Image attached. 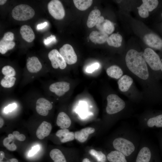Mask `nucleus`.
I'll list each match as a JSON object with an SVG mask.
<instances>
[{
    "label": "nucleus",
    "mask_w": 162,
    "mask_h": 162,
    "mask_svg": "<svg viewBox=\"0 0 162 162\" xmlns=\"http://www.w3.org/2000/svg\"><path fill=\"white\" fill-rule=\"evenodd\" d=\"M143 53L130 49L127 52L125 59L126 65L130 71L139 78L146 80L149 77V74Z\"/></svg>",
    "instance_id": "obj_1"
},
{
    "label": "nucleus",
    "mask_w": 162,
    "mask_h": 162,
    "mask_svg": "<svg viewBox=\"0 0 162 162\" xmlns=\"http://www.w3.org/2000/svg\"><path fill=\"white\" fill-rule=\"evenodd\" d=\"M11 15L15 20L23 21L29 20L35 15L34 10L26 4H20L16 6L12 10Z\"/></svg>",
    "instance_id": "obj_2"
},
{
    "label": "nucleus",
    "mask_w": 162,
    "mask_h": 162,
    "mask_svg": "<svg viewBox=\"0 0 162 162\" xmlns=\"http://www.w3.org/2000/svg\"><path fill=\"white\" fill-rule=\"evenodd\" d=\"M106 112L109 114L117 113L124 109L125 104L124 101L117 95L112 94L107 98Z\"/></svg>",
    "instance_id": "obj_3"
},
{
    "label": "nucleus",
    "mask_w": 162,
    "mask_h": 162,
    "mask_svg": "<svg viewBox=\"0 0 162 162\" xmlns=\"http://www.w3.org/2000/svg\"><path fill=\"white\" fill-rule=\"evenodd\" d=\"M145 61L150 68L154 70L160 69L162 63L158 54L152 49L146 48L142 54Z\"/></svg>",
    "instance_id": "obj_4"
},
{
    "label": "nucleus",
    "mask_w": 162,
    "mask_h": 162,
    "mask_svg": "<svg viewBox=\"0 0 162 162\" xmlns=\"http://www.w3.org/2000/svg\"><path fill=\"white\" fill-rule=\"evenodd\" d=\"M112 144L114 148L125 156H129L135 150L134 144L130 141L122 138L115 139Z\"/></svg>",
    "instance_id": "obj_5"
},
{
    "label": "nucleus",
    "mask_w": 162,
    "mask_h": 162,
    "mask_svg": "<svg viewBox=\"0 0 162 162\" xmlns=\"http://www.w3.org/2000/svg\"><path fill=\"white\" fill-rule=\"evenodd\" d=\"M47 8L49 13L54 19L60 20L64 17L65 10L62 4L60 1H51L48 4Z\"/></svg>",
    "instance_id": "obj_6"
},
{
    "label": "nucleus",
    "mask_w": 162,
    "mask_h": 162,
    "mask_svg": "<svg viewBox=\"0 0 162 162\" xmlns=\"http://www.w3.org/2000/svg\"><path fill=\"white\" fill-rule=\"evenodd\" d=\"M66 63L72 64L77 61V56L72 46L69 44L64 45L60 48L59 51Z\"/></svg>",
    "instance_id": "obj_7"
},
{
    "label": "nucleus",
    "mask_w": 162,
    "mask_h": 162,
    "mask_svg": "<svg viewBox=\"0 0 162 162\" xmlns=\"http://www.w3.org/2000/svg\"><path fill=\"white\" fill-rule=\"evenodd\" d=\"M48 57L54 68L56 69L59 68L63 70L66 68V63L57 50L53 49L50 51L48 54Z\"/></svg>",
    "instance_id": "obj_8"
},
{
    "label": "nucleus",
    "mask_w": 162,
    "mask_h": 162,
    "mask_svg": "<svg viewBox=\"0 0 162 162\" xmlns=\"http://www.w3.org/2000/svg\"><path fill=\"white\" fill-rule=\"evenodd\" d=\"M142 4L137 8L139 15L143 18L148 17L149 12L156 8L158 4L157 0H143Z\"/></svg>",
    "instance_id": "obj_9"
},
{
    "label": "nucleus",
    "mask_w": 162,
    "mask_h": 162,
    "mask_svg": "<svg viewBox=\"0 0 162 162\" xmlns=\"http://www.w3.org/2000/svg\"><path fill=\"white\" fill-rule=\"evenodd\" d=\"M52 107V105L51 102L45 98H39L36 101L35 109L38 113L41 116H47L49 110H51Z\"/></svg>",
    "instance_id": "obj_10"
},
{
    "label": "nucleus",
    "mask_w": 162,
    "mask_h": 162,
    "mask_svg": "<svg viewBox=\"0 0 162 162\" xmlns=\"http://www.w3.org/2000/svg\"><path fill=\"white\" fill-rule=\"evenodd\" d=\"M69 83L65 81H59L53 83L49 86V89L56 95L61 97L64 95L70 89Z\"/></svg>",
    "instance_id": "obj_11"
},
{
    "label": "nucleus",
    "mask_w": 162,
    "mask_h": 162,
    "mask_svg": "<svg viewBox=\"0 0 162 162\" xmlns=\"http://www.w3.org/2000/svg\"><path fill=\"white\" fill-rule=\"evenodd\" d=\"M96 26L100 31L105 32L107 34H112L115 30L113 24L109 20H105L103 16H100Z\"/></svg>",
    "instance_id": "obj_12"
},
{
    "label": "nucleus",
    "mask_w": 162,
    "mask_h": 162,
    "mask_svg": "<svg viewBox=\"0 0 162 162\" xmlns=\"http://www.w3.org/2000/svg\"><path fill=\"white\" fill-rule=\"evenodd\" d=\"M143 39L145 43L151 47L158 49L162 48V40L154 34H147Z\"/></svg>",
    "instance_id": "obj_13"
},
{
    "label": "nucleus",
    "mask_w": 162,
    "mask_h": 162,
    "mask_svg": "<svg viewBox=\"0 0 162 162\" xmlns=\"http://www.w3.org/2000/svg\"><path fill=\"white\" fill-rule=\"evenodd\" d=\"M26 65L28 70L32 74L38 73L42 68L41 63L36 56L28 57L27 60Z\"/></svg>",
    "instance_id": "obj_14"
},
{
    "label": "nucleus",
    "mask_w": 162,
    "mask_h": 162,
    "mask_svg": "<svg viewBox=\"0 0 162 162\" xmlns=\"http://www.w3.org/2000/svg\"><path fill=\"white\" fill-rule=\"evenodd\" d=\"M52 128V125L50 123L45 121L43 122L37 130V137L39 139H43L49 135Z\"/></svg>",
    "instance_id": "obj_15"
},
{
    "label": "nucleus",
    "mask_w": 162,
    "mask_h": 162,
    "mask_svg": "<svg viewBox=\"0 0 162 162\" xmlns=\"http://www.w3.org/2000/svg\"><path fill=\"white\" fill-rule=\"evenodd\" d=\"M94 128L92 127H87L74 133V138L81 142H85L88 139L89 135L94 133Z\"/></svg>",
    "instance_id": "obj_16"
},
{
    "label": "nucleus",
    "mask_w": 162,
    "mask_h": 162,
    "mask_svg": "<svg viewBox=\"0 0 162 162\" xmlns=\"http://www.w3.org/2000/svg\"><path fill=\"white\" fill-rule=\"evenodd\" d=\"M108 37L106 33L100 31H93L89 35V38L92 42L98 44L104 43L106 41Z\"/></svg>",
    "instance_id": "obj_17"
},
{
    "label": "nucleus",
    "mask_w": 162,
    "mask_h": 162,
    "mask_svg": "<svg viewBox=\"0 0 162 162\" xmlns=\"http://www.w3.org/2000/svg\"><path fill=\"white\" fill-rule=\"evenodd\" d=\"M133 82V79L129 76L127 75L122 76L117 82L119 89L123 92L127 91Z\"/></svg>",
    "instance_id": "obj_18"
},
{
    "label": "nucleus",
    "mask_w": 162,
    "mask_h": 162,
    "mask_svg": "<svg viewBox=\"0 0 162 162\" xmlns=\"http://www.w3.org/2000/svg\"><path fill=\"white\" fill-rule=\"evenodd\" d=\"M20 33L22 38L26 41L30 43L35 38V34L32 28L27 25H24L20 28Z\"/></svg>",
    "instance_id": "obj_19"
},
{
    "label": "nucleus",
    "mask_w": 162,
    "mask_h": 162,
    "mask_svg": "<svg viewBox=\"0 0 162 162\" xmlns=\"http://www.w3.org/2000/svg\"><path fill=\"white\" fill-rule=\"evenodd\" d=\"M71 123L70 119L65 113L61 112L59 113L57 118L56 124L61 128L67 129L70 126Z\"/></svg>",
    "instance_id": "obj_20"
},
{
    "label": "nucleus",
    "mask_w": 162,
    "mask_h": 162,
    "mask_svg": "<svg viewBox=\"0 0 162 162\" xmlns=\"http://www.w3.org/2000/svg\"><path fill=\"white\" fill-rule=\"evenodd\" d=\"M56 135L59 138L60 141L62 143L72 141L75 138L74 132L70 131L67 129L58 130L56 132Z\"/></svg>",
    "instance_id": "obj_21"
},
{
    "label": "nucleus",
    "mask_w": 162,
    "mask_h": 162,
    "mask_svg": "<svg viewBox=\"0 0 162 162\" xmlns=\"http://www.w3.org/2000/svg\"><path fill=\"white\" fill-rule=\"evenodd\" d=\"M100 11L98 9H94L91 11L87 22L88 27L92 28L96 25L100 16Z\"/></svg>",
    "instance_id": "obj_22"
},
{
    "label": "nucleus",
    "mask_w": 162,
    "mask_h": 162,
    "mask_svg": "<svg viewBox=\"0 0 162 162\" xmlns=\"http://www.w3.org/2000/svg\"><path fill=\"white\" fill-rule=\"evenodd\" d=\"M107 158L110 162H127L125 156L118 151L111 152L107 155Z\"/></svg>",
    "instance_id": "obj_23"
},
{
    "label": "nucleus",
    "mask_w": 162,
    "mask_h": 162,
    "mask_svg": "<svg viewBox=\"0 0 162 162\" xmlns=\"http://www.w3.org/2000/svg\"><path fill=\"white\" fill-rule=\"evenodd\" d=\"M151 154L149 149L147 147L142 148L139 152L136 160V162H149Z\"/></svg>",
    "instance_id": "obj_24"
},
{
    "label": "nucleus",
    "mask_w": 162,
    "mask_h": 162,
    "mask_svg": "<svg viewBox=\"0 0 162 162\" xmlns=\"http://www.w3.org/2000/svg\"><path fill=\"white\" fill-rule=\"evenodd\" d=\"M106 73L109 76L116 79L120 78L123 74L122 69L116 65H113L108 68Z\"/></svg>",
    "instance_id": "obj_25"
},
{
    "label": "nucleus",
    "mask_w": 162,
    "mask_h": 162,
    "mask_svg": "<svg viewBox=\"0 0 162 162\" xmlns=\"http://www.w3.org/2000/svg\"><path fill=\"white\" fill-rule=\"evenodd\" d=\"M122 37L118 33H113L108 38L106 41L108 44L115 47H120L122 44Z\"/></svg>",
    "instance_id": "obj_26"
},
{
    "label": "nucleus",
    "mask_w": 162,
    "mask_h": 162,
    "mask_svg": "<svg viewBox=\"0 0 162 162\" xmlns=\"http://www.w3.org/2000/svg\"><path fill=\"white\" fill-rule=\"evenodd\" d=\"M50 155L53 160V162H67L66 158L62 152L57 148L53 149L51 150Z\"/></svg>",
    "instance_id": "obj_27"
},
{
    "label": "nucleus",
    "mask_w": 162,
    "mask_h": 162,
    "mask_svg": "<svg viewBox=\"0 0 162 162\" xmlns=\"http://www.w3.org/2000/svg\"><path fill=\"white\" fill-rule=\"evenodd\" d=\"M15 43L13 41L6 40L2 38L0 41V52L2 54L6 53L8 50L13 49Z\"/></svg>",
    "instance_id": "obj_28"
},
{
    "label": "nucleus",
    "mask_w": 162,
    "mask_h": 162,
    "mask_svg": "<svg viewBox=\"0 0 162 162\" xmlns=\"http://www.w3.org/2000/svg\"><path fill=\"white\" fill-rule=\"evenodd\" d=\"M75 7L80 10H85L88 8L92 4V0H74Z\"/></svg>",
    "instance_id": "obj_29"
},
{
    "label": "nucleus",
    "mask_w": 162,
    "mask_h": 162,
    "mask_svg": "<svg viewBox=\"0 0 162 162\" xmlns=\"http://www.w3.org/2000/svg\"><path fill=\"white\" fill-rule=\"evenodd\" d=\"M89 153L97 162H106V161L105 155L101 151H97L92 149L89 151Z\"/></svg>",
    "instance_id": "obj_30"
},
{
    "label": "nucleus",
    "mask_w": 162,
    "mask_h": 162,
    "mask_svg": "<svg viewBox=\"0 0 162 162\" xmlns=\"http://www.w3.org/2000/svg\"><path fill=\"white\" fill-rule=\"evenodd\" d=\"M16 78L15 77L4 76L0 81V85L5 88H10L14 85Z\"/></svg>",
    "instance_id": "obj_31"
},
{
    "label": "nucleus",
    "mask_w": 162,
    "mask_h": 162,
    "mask_svg": "<svg viewBox=\"0 0 162 162\" xmlns=\"http://www.w3.org/2000/svg\"><path fill=\"white\" fill-rule=\"evenodd\" d=\"M147 125L150 127L155 126L157 127H162V114L149 118L147 122Z\"/></svg>",
    "instance_id": "obj_32"
},
{
    "label": "nucleus",
    "mask_w": 162,
    "mask_h": 162,
    "mask_svg": "<svg viewBox=\"0 0 162 162\" xmlns=\"http://www.w3.org/2000/svg\"><path fill=\"white\" fill-rule=\"evenodd\" d=\"M2 74L4 76L14 77L16 75V72L14 68L10 65H6L2 68Z\"/></svg>",
    "instance_id": "obj_33"
},
{
    "label": "nucleus",
    "mask_w": 162,
    "mask_h": 162,
    "mask_svg": "<svg viewBox=\"0 0 162 162\" xmlns=\"http://www.w3.org/2000/svg\"><path fill=\"white\" fill-rule=\"evenodd\" d=\"M13 140L8 137L5 138L3 141L4 146L8 149L11 151H15L17 148L16 146L13 142L10 143Z\"/></svg>",
    "instance_id": "obj_34"
},
{
    "label": "nucleus",
    "mask_w": 162,
    "mask_h": 162,
    "mask_svg": "<svg viewBox=\"0 0 162 162\" xmlns=\"http://www.w3.org/2000/svg\"><path fill=\"white\" fill-rule=\"evenodd\" d=\"M12 134L14 136L15 138L17 140L23 141L26 139V136L22 134H20V133L17 131H14L13 132Z\"/></svg>",
    "instance_id": "obj_35"
},
{
    "label": "nucleus",
    "mask_w": 162,
    "mask_h": 162,
    "mask_svg": "<svg viewBox=\"0 0 162 162\" xmlns=\"http://www.w3.org/2000/svg\"><path fill=\"white\" fill-rule=\"evenodd\" d=\"M56 41L55 36L52 35H51L46 38L44 39V43L46 45H48L52 43L55 42Z\"/></svg>",
    "instance_id": "obj_36"
},
{
    "label": "nucleus",
    "mask_w": 162,
    "mask_h": 162,
    "mask_svg": "<svg viewBox=\"0 0 162 162\" xmlns=\"http://www.w3.org/2000/svg\"><path fill=\"white\" fill-rule=\"evenodd\" d=\"M100 65L98 63H94L90 66L88 67L86 69V71L87 73H91L94 71L95 70L98 69Z\"/></svg>",
    "instance_id": "obj_37"
},
{
    "label": "nucleus",
    "mask_w": 162,
    "mask_h": 162,
    "mask_svg": "<svg viewBox=\"0 0 162 162\" xmlns=\"http://www.w3.org/2000/svg\"><path fill=\"white\" fill-rule=\"evenodd\" d=\"M17 106V104L15 103L10 104L4 108V112L5 113H8L15 109Z\"/></svg>",
    "instance_id": "obj_38"
},
{
    "label": "nucleus",
    "mask_w": 162,
    "mask_h": 162,
    "mask_svg": "<svg viewBox=\"0 0 162 162\" xmlns=\"http://www.w3.org/2000/svg\"><path fill=\"white\" fill-rule=\"evenodd\" d=\"M14 34L12 32H9L5 33L2 38L6 40L13 41L14 39Z\"/></svg>",
    "instance_id": "obj_39"
},
{
    "label": "nucleus",
    "mask_w": 162,
    "mask_h": 162,
    "mask_svg": "<svg viewBox=\"0 0 162 162\" xmlns=\"http://www.w3.org/2000/svg\"><path fill=\"white\" fill-rule=\"evenodd\" d=\"M40 149V147L38 145L34 146L32 147V149L29 152L28 156H32L34 155Z\"/></svg>",
    "instance_id": "obj_40"
},
{
    "label": "nucleus",
    "mask_w": 162,
    "mask_h": 162,
    "mask_svg": "<svg viewBox=\"0 0 162 162\" xmlns=\"http://www.w3.org/2000/svg\"><path fill=\"white\" fill-rule=\"evenodd\" d=\"M47 22H46L39 24L37 25V28L38 30H40L44 28L47 25Z\"/></svg>",
    "instance_id": "obj_41"
},
{
    "label": "nucleus",
    "mask_w": 162,
    "mask_h": 162,
    "mask_svg": "<svg viewBox=\"0 0 162 162\" xmlns=\"http://www.w3.org/2000/svg\"><path fill=\"white\" fill-rule=\"evenodd\" d=\"M4 152L1 151L0 152V161H2L4 157Z\"/></svg>",
    "instance_id": "obj_42"
},
{
    "label": "nucleus",
    "mask_w": 162,
    "mask_h": 162,
    "mask_svg": "<svg viewBox=\"0 0 162 162\" xmlns=\"http://www.w3.org/2000/svg\"><path fill=\"white\" fill-rule=\"evenodd\" d=\"M4 121L3 119L1 117L0 118V128H2L4 125Z\"/></svg>",
    "instance_id": "obj_43"
},
{
    "label": "nucleus",
    "mask_w": 162,
    "mask_h": 162,
    "mask_svg": "<svg viewBox=\"0 0 162 162\" xmlns=\"http://www.w3.org/2000/svg\"><path fill=\"white\" fill-rule=\"evenodd\" d=\"M82 162H92L88 158H85L82 160Z\"/></svg>",
    "instance_id": "obj_44"
},
{
    "label": "nucleus",
    "mask_w": 162,
    "mask_h": 162,
    "mask_svg": "<svg viewBox=\"0 0 162 162\" xmlns=\"http://www.w3.org/2000/svg\"><path fill=\"white\" fill-rule=\"evenodd\" d=\"M10 162H18V160L16 159L13 158L10 160Z\"/></svg>",
    "instance_id": "obj_45"
},
{
    "label": "nucleus",
    "mask_w": 162,
    "mask_h": 162,
    "mask_svg": "<svg viewBox=\"0 0 162 162\" xmlns=\"http://www.w3.org/2000/svg\"><path fill=\"white\" fill-rule=\"evenodd\" d=\"M7 1L6 0H0V5H2L4 4Z\"/></svg>",
    "instance_id": "obj_46"
},
{
    "label": "nucleus",
    "mask_w": 162,
    "mask_h": 162,
    "mask_svg": "<svg viewBox=\"0 0 162 162\" xmlns=\"http://www.w3.org/2000/svg\"><path fill=\"white\" fill-rule=\"evenodd\" d=\"M121 1H122L121 0L117 1V2L118 3H120Z\"/></svg>",
    "instance_id": "obj_47"
},
{
    "label": "nucleus",
    "mask_w": 162,
    "mask_h": 162,
    "mask_svg": "<svg viewBox=\"0 0 162 162\" xmlns=\"http://www.w3.org/2000/svg\"><path fill=\"white\" fill-rule=\"evenodd\" d=\"M160 69H161V70L162 71V65H161V67Z\"/></svg>",
    "instance_id": "obj_48"
},
{
    "label": "nucleus",
    "mask_w": 162,
    "mask_h": 162,
    "mask_svg": "<svg viewBox=\"0 0 162 162\" xmlns=\"http://www.w3.org/2000/svg\"><path fill=\"white\" fill-rule=\"evenodd\" d=\"M0 162H4V161H0Z\"/></svg>",
    "instance_id": "obj_49"
},
{
    "label": "nucleus",
    "mask_w": 162,
    "mask_h": 162,
    "mask_svg": "<svg viewBox=\"0 0 162 162\" xmlns=\"http://www.w3.org/2000/svg\"><path fill=\"white\" fill-rule=\"evenodd\" d=\"M161 16H162V14H161Z\"/></svg>",
    "instance_id": "obj_50"
}]
</instances>
